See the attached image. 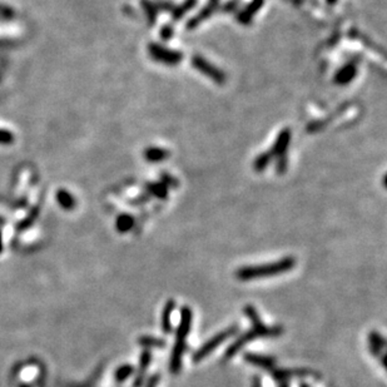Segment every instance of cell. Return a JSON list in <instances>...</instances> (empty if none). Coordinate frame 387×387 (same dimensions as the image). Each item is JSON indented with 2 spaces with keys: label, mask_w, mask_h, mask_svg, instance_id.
I'll list each match as a JSON object with an SVG mask.
<instances>
[{
  "label": "cell",
  "mask_w": 387,
  "mask_h": 387,
  "mask_svg": "<svg viewBox=\"0 0 387 387\" xmlns=\"http://www.w3.org/2000/svg\"><path fill=\"white\" fill-rule=\"evenodd\" d=\"M243 313L251 320V322H252V327H251V330L247 331V332L242 333V335L239 336L234 342H232L231 345H229V347L227 348L226 352H224V359L227 360L233 357L238 351H241L242 348L244 347V346L251 343L252 341L257 340V338L277 337V336H281L282 333H284V328L281 327V326L265 325V323L262 322V320H261L257 309H256L253 306H251V304L244 306Z\"/></svg>",
  "instance_id": "cell-1"
},
{
  "label": "cell",
  "mask_w": 387,
  "mask_h": 387,
  "mask_svg": "<svg viewBox=\"0 0 387 387\" xmlns=\"http://www.w3.org/2000/svg\"><path fill=\"white\" fill-rule=\"evenodd\" d=\"M192 321L193 312L191 307H182V309H181L180 325H178L177 333H176V341H174L171 361H169V370L174 375L180 374L181 370H182L183 355H185L188 335H190L191 327H192Z\"/></svg>",
  "instance_id": "cell-2"
},
{
  "label": "cell",
  "mask_w": 387,
  "mask_h": 387,
  "mask_svg": "<svg viewBox=\"0 0 387 387\" xmlns=\"http://www.w3.org/2000/svg\"><path fill=\"white\" fill-rule=\"evenodd\" d=\"M296 266V260L293 257H285L280 261L262 265L244 266L236 271V277L239 281H252L257 278L273 277V276L284 275L290 272Z\"/></svg>",
  "instance_id": "cell-3"
},
{
  "label": "cell",
  "mask_w": 387,
  "mask_h": 387,
  "mask_svg": "<svg viewBox=\"0 0 387 387\" xmlns=\"http://www.w3.org/2000/svg\"><path fill=\"white\" fill-rule=\"evenodd\" d=\"M237 331H238V327L234 325V326H231V327L224 328L223 331H221V332H218L217 335H214L213 337L209 338L207 342L203 343V345L195 351L192 356V361L194 362V364H198V362L203 361L205 357L209 356V355L212 354L217 347H219L222 343H224L227 340L233 337V336L237 333Z\"/></svg>",
  "instance_id": "cell-4"
},
{
  "label": "cell",
  "mask_w": 387,
  "mask_h": 387,
  "mask_svg": "<svg viewBox=\"0 0 387 387\" xmlns=\"http://www.w3.org/2000/svg\"><path fill=\"white\" fill-rule=\"evenodd\" d=\"M148 52L149 55L156 62L163 63V64L167 65H177L183 59V54L181 52L168 49V48H164L163 45L157 44V43H151L149 44Z\"/></svg>",
  "instance_id": "cell-5"
},
{
  "label": "cell",
  "mask_w": 387,
  "mask_h": 387,
  "mask_svg": "<svg viewBox=\"0 0 387 387\" xmlns=\"http://www.w3.org/2000/svg\"><path fill=\"white\" fill-rule=\"evenodd\" d=\"M192 65L195 69L202 73L203 76L208 77L210 81H213L217 84H224L226 83V74L219 69L218 67L213 65L212 63H209L208 60H205L204 58L200 57V55H193L192 57Z\"/></svg>",
  "instance_id": "cell-6"
},
{
  "label": "cell",
  "mask_w": 387,
  "mask_h": 387,
  "mask_svg": "<svg viewBox=\"0 0 387 387\" xmlns=\"http://www.w3.org/2000/svg\"><path fill=\"white\" fill-rule=\"evenodd\" d=\"M357 74V67L355 63H348V64L343 65L340 70H338L337 73L335 74V81L336 84L338 86H347L350 84L351 82L354 81L355 77Z\"/></svg>",
  "instance_id": "cell-7"
},
{
  "label": "cell",
  "mask_w": 387,
  "mask_h": 387,
  "mask_svg": "<svg viewBox=\"0 0 387 387\" xmlns=\"http://www.w3.org/2000/svg\"><path fill=\"white\" fill-rule=\"evenodd\" d=\"M290 142H291V130L289 128H285L282 132L278 134L277 139H276L275 144L272 147V156L276 157H282L286 154L287 148L290 146Z\"/></svg>",
  "instance_id": "cell-8"
},
{
  "label": "cell",
  "mask_w": 387,
  "mask_h": 387,
  "mask_svg": "<svg viewBox=\"0 0 387 387\" xmlns=\"http://www.w3.org/2000/svg\"><path fill=\"white\" fill-rule=\"evenodd\" d=\"M152 362V354L149 350H144L140 355V360H139V366H138L137 370V375H135L134 379V387H140L142 384H143L144 379H146V374L147 370H148L149 365Z\"/></svg>",
  "instance_id": "cell-9"
},
{
  "label": "cell",
  "mask_w": 387,
  "mask_h": 387,
  "mask_svg": "<svg viewBox=\"0 0 387 387\" xmlns=\"http://www.w3.org/2000/svg\"><path fill=\"white\" fill-rule=\"evenodd\" d=\"M244 361L253 365V366L260 367V369L267 370V371H272L276 364L275 359L260 354H246L244 355Z\"/></svg>",
  "instance_id": "cell-10"
},
{
  "label": "cell",
  "mask_w": 387,
  "mask_h": 387,
  "mask_svg": "<svg viewBox=\"0 0 387 387\" xmlns=\"http://www.w3.org/2000/svg\"><path fill=\"white\" fill-rule=\"evenodd\" d=\"M263 1L265 0H252L250 4L247 5V8L243 9L242 11H239L238 16H237V20L239 21L241 24H244V25H247L252 21L253 16L260 11V9L262 8Z\"/></svg>",
  "instance_id": "cell-11"
},
{
  "label": "cell",
  "mask_w": 387,
  "mask_h": 387,
  "mask_svg": "<svg viewBox=\"0 0 387 387\" xmlns=\"http://www.w3.org/2000/svg\"><path fill=\"white\" fill-rule=\"evenodd\" d=\"M144 159L149 163H161L169 157V152L159 147H149L143 153Z\"/></svg>",
  "instance_id": "cell-12"
},
{
  "label": "cell",
  "mask_w": 387,
  "mask_h": 387,
  "mask_svg": "<svg viewBox=\"0 0 387 387\" xmlns=\"http://www.w3.org/2000/svg\"><path fill=\"white\" fill-rule=\"evenodd\" d=\"M219 3V0H209V4H208V6H204V8L200 10V13L198 14L197 16H194V18L192 19V20L188 23V28H194V26L199 25L200 23H202L203 20H205L207 18H209L212 14H213V11L216 10L217 5H218Z\"/></svg>",
  "instance_id": "cell-13"
},
{
  "label": "cell",
  "mask_w": 387,
  "mask_h": 387,
  "mask_svg": "<svg viewBox=\"0 0 387 387\" xmlns=\"http://www.w3.org/2000/svg\"><path fill=\"white\" fill-rule=\"evenodd\" d=\"M174 308H176V302L174 299H168L163 307V312H162V330L164 333L172 332V313H173Z\"/></svg>",
  "instance_id": "cell-14"
},
{
  "label": "cell",
  "mask_w": 387,
  "mask_h": 387,
  "mask_svg": "<svg viewBox=\"0 0 387 387\" xmlns=\"http://www.w3.org/2000/svg\"><path fill=\"white\" fill-rule=\"evenodd\" d=\"M273 379L276 381L280 382H287V380L292 376H304V375H309L311 371H306V370H278L273 369L270 371Z\"/></svg>",
  "instance_id": "cell-15"
},
{
  "label": "cell",
  "mask_w": 387,
  "mask_h": 387,
  "mask_svg": "<svg viewBox=\"0 0 387 387\" xmlns=\"http://www.w3.org/2000/svg\"><path fill=\"white\" fill-rule=\"evenodd\" d=\"M369 342H370V351H371L372 355H375V356H379L380 352L382 351V348H384L385 345H386L385 338L382 337L379 332H375V331L370 333Z\"/></svg>",
  "instance_id": "cell-16"
},
{
  "label": "cell",
  "mask_w": 387,
  "mask_h": 387,
  "mask_svg": "<svg viewBox=\"0 0 387 387\" xmlns=\"http://www.w3.org/2000/svg\"><path fill=\"white\" fill-rule=\"evenodd\" d=\"M138 343L144 350H148V348H163L166 346V341L163 338L154 337V336H142V337L138 338Z\"/></svg>",
  "instance_id": "cell-17"
},
{
  "label": "cell",
  "mask_w": 387,
  "mask_h": 387,
  "mask_svg": "<svg viewBox=\"0 0 387 387\" xmlns=\"http://www.w3.org/2000/svg\"><path fill=\"white\" fill-rule=\"evenodd\" d=\"M134 218L130 214H120L115 221V228L119 233H127L134 227Z\"/></svg>",
  "instance_id": "cell-18"
},
{
  "label": "cell",
  "mask_w": 387,
  "mask_h": 387,
  "mask_svg": "<svg viewBox=\"0 0 387 387\" xmlns=\"http://www.w3.org/2000/svg\"><path fill=\"white\" fill-rule=\"evenodd\" d=\"M57 199L58 203L60 204V207L64 208L65 210H72L74 207H76V199L69 192L67 191L60 190L59 192L57 193Z\"/></svg>",
  "instance_id": "cell-19"
},
{
  "label": "cell",
  "mask_w": 387,
  "mask_h": 387,
  "mask_svg": "<svg viewBox=\"0 0 387 387\" xmlns=\"http://www.w3.org/2000/svg\"><path fill=\"white\" fill-rule=\"evenodd\" d=\"M197 4V0H185V3L181 6H177L172 10V16H173L174 20H180L183 15H185L187 11H190L191 9H193Z\"/></svg>",
  "instance_id": "cell-20"
},
{
  "label": "cell",
  "mask_w": 387,
  "mask_h": 387,
  "mask_svg": "<svg viewBox=\"0 0 387 387\" xmlns=\"http://www.w3.org/2000/svg\"><path fill=\"white\" fill-rule=\"evenodd\" d=\"M133 372H134V367H133L132 365H122V366L118 367L114 372L115 382L122 384V382L127 381V380L132 376Z\"/></svg>",
  "instance_id": "cell-21"
},
{
  "label": "cell",
  "mask_w": 387,
  "mask_h": 387,
  "mask_svg": "<svg viewBox=\"0 0 387 387\" xmlns=\"http://www.w3.org/2000/svg\"><path fill=\"white\" fill-rule=\"evenodd\" d=\"M142 6H143L144 13H146L147 19L149 20V24H154L157 14H158V6H157V4L151 1V0H143V1H142Z\"/></svg>",
  "instance_id": "cell-22"
},
{
  "label": "cell",
  "mask_w": 387,
  "mask_h": 387,
  "mask_svg": "<svg viewBox=\"0 0 387 387\" xmlns=\"http://www.w3.org/2000/svg\"><path fill=\"white\" fill-rule=\"evenodd\" d=\"M271 161H272V154L261 153L260 156L255 159V162H253V169H255L256 172H258V173H261V172H263L267 168L268 164L271 163Z\"/></svg>",
  "instance_id": "cell-23"
},
{
  "label": "cell",
  "mask_w": 387,
  "mask_h": 387,
  "mask_svg": "<svg viewBox=\"0 0 387 387\" xmlns=\"http://www.w3.org/2000/svg\"><path fill=\"white\" fill-rule=\"evenodd\" d=\"M147 188H148V192L157 198L164 199L168 195V187L166 185H162V183H149Z\"/></svg>",
  "instance_id": "cell-24"
},
{
  "label": "cell",
  "mask_w": 387,
  "mask_h": 387,
  "mask_svg": "<svg viewBox=\"0 0 387 387\" xmlns=\"http://www.w3.org/2000/svg\"><path fill=\"white\" fill-rule=\"evenodd\" d=\"M14 135L9 130L0 129V144H10L13 143Z\"/></svg>",
  "instance_id": "cell-25"
},
{
  "label": "cell",
  "mask_w": 387,
  "mask_h": 387,
  "mask_svg": "<svg viewBox=\"0 0 387 387\" xmlns=\"http://www.w3.org/2000/svg\"><path fill=\"white\" fill-rule=\"evenodd\" d=\"M173 34H174V30H173V26L172 25L167 24V25L162 26L161 37L163 40H171V38L173 37Z\"/></svg>",
  "instance_id": "cell-26"
},
{
  "label": "cell",
  "mask_w": 387,
  "mask_h": 387,
  "mask_svg": "<svg viewBox=\"0 0 387 387\" xmlns=\"http://www.w3.org/2000/svg\"><path fill=\"white\" fill-rule=\"evenodd\" d=\"M287 169V159L286 157L282 156L280 159H277V164H276V171L280 174H284Z\"/></svg>",
  "instance_id": "cell-27"
},
{
  "label": "cell",
  "mask_w": 387,
  "mask_h": 387,
  "mask_svg": "<svg viewBox=\"0 0 387 387\" xmlns=\"http://www.w3.org/2000/svg\"><path fill=\"white\" fill-rule=\"evenodd\" d=\"M158 382H159V375H153V376L147 381L146 387H157L158 386Z\"/></svg>",
  "instance_id": "cell-28"
},
{
  "label": "cell",
  "mask_w": 387,
  "mask_h": 387,
  "mask_svg": "<svg viewBox=\"0 0 387 387\" xmlns=\"http://www.w3.org/2000/svg\"><path fill=\"white\" fill-rule=\"evenodd\" d=\"M252 387H262V381L260 377H255L253 379V386Z\"/></svg>",
  "instance_id": "cell-29"
},
{
  "label": "cell",
  "mask_w": 387,
  "mask_h": 387,
  "mask_svg": "<svg viewBox=\"0 0 387 387\" xmlns=\"http://www.w3.org/2000/svg\"><path fill=\"white\" fill-rule=\"evenodd\" d=\"M3 251V236H1V232H0V252Z\"/></svg>",
  "instance_id": "cell-30"
},
{
  "label": "cell",
  "mask_w": 387,
  "mask_h": 387,
  "mask_svg": "<svg viewBox=\"0 0 387 387\" xmlns=\"http://www.w3.org/2000/svg\"><path fill=\"white\" fill-rule=\"evenodd\" d=\"M326 1H327V3L330 4V5H333V4H336V3H337L338 0H326Z\"/></svg>",
  "instance_id": "cell-31"
},
{
  "label": "cell",
  "mask_w": 387,
  "mask_h": 387,
  "mask_svg": "<svg viewBox=\"0 0 387 387\" xmlns=\"http://www.w3.org/2000/svg\"><path fill=\"white\" fill-rule=\"evenodd\" d=\"M278 387H290V386H289V384H287V382H281L280 386H278Z\"/></svg>",
  "instance_id": "cell-32"
}]
</instances>
